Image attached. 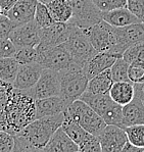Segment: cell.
<instances>
[{"instance_id": "cell-39", "label": "cell", "mask_w": 144, "mask_h": 152, "mask_svg": "<svg viewBox=\"0 0 144 152\" xmlns=\"http://www.w3.org/2000/svg\"><path fill=\"white\" fill-rule=\"evenodd\" d=\"M13 85L0 79V109L5 105L10 93L13 90Z\"/></svg>"}, {"instance_id": "cell-20", "label": "cell", "mask_w": 144, "mask_h": 152, "mask_svg": "<svg viewBox=\"0 0 144 152\" xmlns=\"http://www.w3.org/2000/svg\"><path fill=\"white\" fill-rule=\"evenodd\" d=\"M45 152H77L79 151V146L71 137L66 133V131L60 127L55 131L48 143L44 147Z\"/></svg>"}, {"instance_id": "cell-14", "label": "cell", "mask_w": 144, "mask_h": 152, "mask_svg": "<svg viewBox=\"0 0 144 152\" xmlns=\"http://www.w3.org/2000/svg\"><path fill=\"white\" fill-rule=\"evenodd\" d=\"M18 48L32 46L37 47L40 42V28L35 20L20 26H15L8 37Z\"/></svg>"}, {"instance_id": "cell-40", "label": "cell", "mask_w": 144, "mask_h": 152, "mask_svg": "<svg viewBox=\"0 0 144 152\" xmlns=\"http://www.w3.org/2000/svg\"><path fill=\"white\" fill-rule=\"evenodd\" d=\"M18 2V0H0V7H1L3 15H6V13L13 7L15 3Z\"/></svg>"}, {"instance_id": "cell-1", "label": "cell", "mask_w": 144, "mask_h": 152, "mask_svg": "<svg viewBox=\"0 0 144 152\" xmlns=\"http://www.w3.org/2000/svg\"><path fill=\"white\" fill-rule=\"evenodd\" d=\"M36 120V99L29 91L13 88L7 102L0 109V129L17 135Z\"/></svg>"}, {"instance_id": "cell-19", "label": "cell", "mask_w": 144, "mask_h": 152, "mask_svg": "<svg viewBox=\"0 0 144 152\" xmlns=\"http://www.w3.org/2000/svg\"><path fill=\"white\" fill-rule=\"evenodd\" d=\"M135 125H144V101L136 96L123 106L122 128Z\"/></svg>"}, {"instance_id": "cell-24", "label": "cell", "mask_w": 144, "mask_h": 152, "mask_svg": "<svg viewBox=\"0 0 144 152\" xmlns=\"http://www.w3.org/2000/svg\"><path fill=\"white\" fill-rule=\"evenodd\" d=\"M46 5L54 23H68L73 15V8L69 0H53Z\"/></svg>"}, {"instance_id": "cell-11", "label": "cell", "mask_w": 144, "mask_h": 152, "mask_svg": "<svg viewBox=\"0 0 144 152\" xmlns=\"http://www.w3.org/2000/svg\"><path fill=\"white\" fill-rule=\"evenodd\" d=\"M115 33L117 40L115 54L119 57L123 56L125 51L131 46L144 43V23H137L126 27L115 28Z\"/></svg>"}, {"instance_id": "cell-22", "label": "cell", "mask_w": 144, "mask_h": 152, "mask_svg": "<svg viewBox=\"0 0 144 152\" xmlns=\"http://www.w3.org/2000/svg\"><path fill=\"white\" fill-rule=\"evenodd\" d=\"M110 95L122 106L128 104L135 97V89L132 82H115L110 90Z\"/></svg>"}, {"instance_id": "cell-29", "label": "cell", "mask_w": 144, "mask_h": 152, "mask_svg": "<svg viewBox=\"0 0 144 152\" xmlns=\"http://www.w3.org/2000/svg\"><path fill=\"white\" fill-rule=\"evenodd\" d=\"M123 58L129 64H144V43L136 44L129 47L123 54Z\"/></svg>"}, {"instance_id": "cell-31", "label": "cell", "mask_w": 144, "mask_h": 152, "mask_svg": "<svg viewBox=\"0 0 144 152\" xmlns=\"http://www.w3.org/2000/svg\"><path fill=\"white\" fill-rule=\"evenodd\" d=\"M124 130L126 131L128 140L132 144L144 148V125L129 126Z\"/></svg>"}, {"instance_id": "cell-36", "label": "cell", "mask_w": 144, "mask_h": 152, "mask_svg": "<svg viewBox=\"0 0 144 152\" xmlns=\"http://www.w3.org/2000/svg\"><path fill=\"white\" fill-rule=\"evenodd\" d=\"M81 152H101V145L98 136L92 135L83 145L79 147Z\"/></svg>"}, {"instance_id": "cell-37", "label": "cell", "mask_w": 144, "mask_h": 152, "mask_svg": "<svg viewBox=\"0 0 144 152\" xmlns=\"http://www.w3.org/2000/svg\"><path fill=\"white\" fill-rule=\"evenodd\" d=\"M17 47L9 38H0V57H12Z\"/></svg>"}, {"instance_id": "cell-28", "label": "cell", "mask_w": 144, "mask_h": 152, "mask_svg": "<svg viewBox=\"0 0 144 152\" xmlns=\"http://www.w3.org/2000/svg\"><path fill=\"white\" fill-rule=\"evenodd\" d=\"M129 66H130V64L123 58V56L118 57L110 67L111 76H113V81L115 82H131L129 79V74H128Z\"/></svg>"}, {"instance_id": "cell-30", "label": "cell", "mask_w": 144, "mask_h": 152, "mask_svg": "<svg viewBox=\"0 0 144 152\" xmlns=\"http://www.w3.org/2000/svg\"><path fill=\"white\" fill-rule=\"evenodd\" d=\"M34 20L36 22V24L38 25V27L40 28V29L48 27V26L52 25L53 23H54L50 15V12H49V10H48L47 5L39 1H38V3H37Z\"/></svg>"}, {"instance_id": "cell-12", "label": "cell", "mask_w": 144, "mask_h": 152, "mask_svg": "<svg viewBox=\"0 0 144 152\" xmlns=\"http://www.w3.org/2000/svg\"><path fill=\"white\" fill-rule=\"evenodd\" d=\"M29 92L35 99H42L60 94V76L59 72L43 69L39 80Z\"/></svg>"}, {"instance_id": "cell-43", "label": "cell", "mask_w": 144, "mask_h": 152, "mask_svg": "<svg viewBox=\"0 0 144 152\" xmlns=\"http://www.w3.org/2000/svg\"><path fill=\"white\" fill-rule=\"evenodd\" d=\"M0 15H3V11H2V9H1V7H0Z\"/></svg>"}, {"instance_id": "cell-18", "label": "cell", "mask_w": 144, "mask_h": 152, "mask_svg": "<svg viewBox=\"0 0 144 152\" xmlns=\"http://www.w3.org/2000/svg\"><path fill=\"white\" fill-rule=\"evenodd\" d=\"M68 105L69 102L60 95L36 99V118L64 113Z\"/></svg>"}, {"instance_id": "cell-33", "label": "cell", "mask_w": 144, "mask_h": 152, "mask_svg": "<svg viewBox=\"0 0 144 152\" xmlns=\"http://www.w3.org/2000/svg\"><path fill=\"white\" fill-rule=\"evenodd\" d=\"M15 136L0 129V152L15 151Z\"/></svg>"}, {"instance_id": "cell-35", "label": "cell", "mask_w": 144, "mask_h": 152, "mask_svg": "<svg viewBox=\"0 0 144 152\" xmlns=\"http://www.w3.org/2000/svg\"><path fill=\"white\" fill-rule=\"evenodd\" d=\"M127 8L144 23V0H127Z\"/></svg>"}, {"instance_id": "cell-7", "label": "cell", "mask_w": 144, "mask_h": 152, "mask_svg": "<svg viewBox=\"0 0 144 152\" xmlns=\"http://www.w3.org/2000/svg\"><path fill=\"white\" fill-rule=\"evenodd\" d=\"M73 8V15L69 23L88 29L103 20V11L92 0H69Z\"/></svg>"}, {"instance_id": "cell-41", "label": "cell", "mask_w": 144, "mask_h": 152, "mask_svg": "<svg viewBox=\"0 0 144 152\" xmlns=\"http://www.w3.org/2000/svg\"><path fill=\"white\" fill-rule=\"evenodd\" d=\"M144 151V148H141V147H138L136 145L132 144L130 141H128L126 144H125L124 148H123L122 152H142Z\"/></svg>"}, {"instance_id": "cell-5", "label": "cell", "mask_w": 144, "mask_h": 152, "mask_svg": "<svg viewBox=\"0 0 144 152\" xmlns=\"http://www.w3.org/2000/svg\"><path fill=\"white\" fill-rule=\"evenodd\" d=\"M60 76V96L69 103L80 99L87 90L89 79L82 67L74 66L59 72Z\"/></svg>"}, {"instance_id": "cell-26", "label": "cell", "mask_w": 144, "mask_h": 152, "mask_svg": "<svg viewBox=\"0 0 144 152\" xmlns=\"http://www.w3.org/2000/svg\"><path fill=\"white\" fill-rule=\"evenodd\" d=\"M20 64L15 57H0V79L12 84L20 69Z\"/></svg>"}, {"instance_id": "cell-42", "label": "cell", "mask_w": 144, "mask_h": 152, "mask_svg": "<svg viewBox=\"0 0 144 152\" xmlns=\"http://www.w3.org/2000/svg\"><path fill=\"white\" fill-rule=\"evenodd\" d=\"M38 1L42 2V3H44V4H47V3H49V2L53 1V0H38Z\"/></svg>"}, {"instance_id": "cell-44", "label": "cell", "mask_w": 144, "mask_h": 152, "mask_svg": "<svg viewBox=\"0 0 144 152\" xmlns=\"http://www.w3.org/2000/svg\"><path fill=\"white\" fill-rule=\"evenodd\" d=\"M143 101H144V100H143Z\"/></svg>"}, {"instance_id": "cell-21", "label": "cell", "mask_w": 144, "mask_h": 152, "mask_svg": "<svg viewBox=\"0 0 144 152\" xmlns=\"http://www.w3.org/2000/svg\"><path fill=\"white\" fill-rule=\"evenodd\" d=\"M103 20L115 28H122L126 26L141 23L137 16L132 13L127 7L115 8L103 12Z\"/></svg>"}, {"instance_id": "cell-8", "label": "cell", "mask_w": 144, "mask_h": 152, "mask_svg": "<svg viewBox=\"0 0 144 152\" xmlns=\"http://www.w3.org/2000/svg\"><path fill=\"white\" fill-rule=\"evenodd\" d=\"M84 31L95 50L101 52H110L115 54L117 40H115V28L113 26L102 20L101 22L97 23L92 27L84 29Z\"/></svg>"}, {"instance_id": "cell-6", "label": "cell", "mask_w": 144, "mask_h": 152, "mask_svg": "<svg viewBox=\"0 0 144 152\" xmlns=\"http://www.w3.org/2000/svg\"><path fill=\"white\" fill-rule=\"evenodd\" d=\"M64 47L69 51L72 59L76 64L83 69L87 60L96 52L84 29L74 25V29L68 40L64 43Z\"/></svg>"}, {"instance_id": "cell-23", "label": "cell", "mask_w": 144, "mask_h": 152, "mask_svg": "<svg viewBox=\"0 0 144 152\" xmlns=\"http://www.w3.org/2000/svg\"><path fill=\"white\" fill-rule=\"evenodd\" d=\"M113 83H115V81L111 76L110 69H108L90 79L86 91L90 93H94V94L110 93V90Z\"/></svg>"}, {"instance_id": "cell-27", "label": "cell", "mask_w": 144, "mask_h": 152, "mask_svg": "<svg viewBox=\"0 0 144 152\" xmlns=\"http://www.w3.org/2000/svg\"><path fill=\"white\" fill-rule=\"evenodd\" d=\"M40 52L37 47L32 46H26V47L18 48L13 57L20 62V64H38Z\"/></svg>"}, {"instance_id": "cell-4", "label": "cell", "mask_w": 144, "mask_h": 152, "mask_svg": "<svg viewBox=\"0 0 144 152\" xmlns=\"http://www.w3.org/2000/svg\"><path fill=\"white\" fill-rule=\"evenodd\" d=\"M80 99L91 106L103 118L106 125H115L122 128L123 106L113 101L110 93L94 94L85 91Z\"/></svg>"}, {"instance_id": "cell-13", "label": "cell", "mask_w": 144, "mask_h": 152, "mask_svg": "<svg viewBox=\"0 0 144 152\" xmlns=\"http://www.w3.org/2000/svg\"><path fill=\"white\" fill-rule=\"evenodd\" d=\"M98 138L102 152H122L125 144L129 141L126 131L115 125H106Z\"/></svg>"}, {"instance_id": "cell-32", "label": "cell", "mask_w": 144, "mask_h": 152, "mask_svg": "<svg viewBox=\"0 0 144 152\" xmlns=\"http://www.w3.org/2000/svg\"><path fill=\"white\" fill-rule=\"evenodd\" d=\"M103 12L115 8L127 7V0H92Z\"/></svg>"}, {"instance_id": "cell-3", "label": "cell", "mask_w": 144, "mask_h": 152, "mask_svg": "<svg viewBox=\"0 0 144 152\" xmlns=\"http://www.w3.org/2000/svg\"><path fill=\"white\" fill-rule=\"evenodd\" d=\"M64 120L80 125L89 133L98 136L106 127V123L96 111L85 101L77 99L69 103L64 111Z\"/></svg>"}, {"instance_id": "cell-38", "label": "cell", "mask_w": 144, "mask_h": 152, "mask_svg": "<svg viewBox=\"0 0 144 152\" xmlns=\"http://www.w3.org/2000/svg\"><path fill=\"white\" fill-rule=\"evenodd\" d=\"M15 25L5 15H0V38H8Z\"/></svg>"}, {"instance_id": "cell-34", "label": "cell", "mask_w": 144, "mask_h": 152, "mask_svg": "<svg viewBox=\"0 0 144 152\" xmlns=\"http://www.w3.org/2000/svg\"><path fill=\"white\" fill-rule=\"evenodd\" d=\"M129 79L133 84L144 82V64H132L129 66Z\"/></svg>"}, {"instance_id": "cell-2", "label": "cell", "mask_w": 144, "mask_h": 152, "mask_svg": "<svg viewBox=\"0 0 144 152\" xmlns=\"http://www.w3.org/2000/svg\"><path fill=\"white\" fill-rule=\"evenodd\" d=\"M64 113L36 118L15 135V151H43L55 131L64 123Z\"/></svg>"}, {"instance_id": "cell-9", "label": "cell", "mask_w": 144, "mask_h": 152, "mask_svg": "<svg viewBox=\"0 0 144 152\" xmlns=\"http://www.w3.org/2000/svg\"><path fill=\"white\" fill-rule=\"evenodd\" d=\"M39 52H40V56H39L38 64L43 69L61 72L74 66H79L73 61L72 56L69 55V51L67 50L64 44L46 49L44 51H39Z\"/></svg>"}, {"instance_id": "cell-25", "label": "cell", "mask_w": 144, "mask_h": 152, "mask_svg": "<svg viewBox=\"0 0 144 152\" xmlns=\"http://www.w3.org/2000/svg\"><path fill=\"white\" fill-rule=\"evenodd\" d=\"M61 127L66 131L67 134L71 137V139L73 140L79 147L84 144L85 142L93 135L88 132V131H86L85 129L81 127L80 125H78V124L74 123V121H71L64 120V123H62Z\"/></svg>"}, {"instance_id": "cell-10", "label": "cell", "mask_w": 144, "mask_h": 152, "mask_svg": "<svg viewBox=\"0 0 144 152\" xmlns=\"http://www.w3.org/2000/svg\"><path fill=\"white\" fill-rule=\"evenodd\" d=\"M74 29L71 23H53L52 25L40 29V42L37 45L39 51H44L64 44L68 40Z\"/></svg>"}, {"instance_id": "cell-15", "label": "cell", "mask_w": 144, "mask_h": 152, "mask_svg": "<svg viewBox=\"0 0 144 152\" xmlns=\"http://www.w3.org/2000/svg\"><path fill=\"white\" fill-rule=\"evenodd\" d=\"M43 67L39 64H20L12 85L20 90L29 91L35 86L42 74Z\"/></svg>"}, {"instance_id": "cell-17", "label": "cell", "mask_w": 144, "mask_h": 152, "mask_svg": "<svg viewBox=\"0 0 144 152\" xmlns=\"http://www.w3.org/2000/svg\"><path fill=\"white\" fill-rule=\"evenodd\" d=\"M38 0H18L13 7L6 13L15 26L34 20Z\"/></svg>"}, {"instance_id": "cell-16", "label": "cell", "mask_w": 144, "mask_h": 152, "mask_svg": "<svg viewBox=\"0 0 144 152\" xmlns=\"http://www.w3.org/2000/svg\"><path fill=\"white\" fill-rule=\"evenodd\" d=\"M118 58L117 55L113 54L110 52H101L96 51L85 64L83 71L86 74L87 78L92 79L96 75L100 74L105 69H108L111 67L113 62Z\"/></svg>"}]
</instances>
